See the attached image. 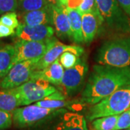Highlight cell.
<instances>
[{
	"instance_id": "10",
	"label": "cell",
	"mask_w": 130,
	"mask_h": 130,
	"mask_svg": "<svg viewBox=\"0 0 130 130\" xmlns=\"http://www.w3.org/2000/svg\"><path fill=\"white\" fill-rule=\"evenodd\" d=\"M41 130H88L86 120L83 116L77 113L64 112L57 114L56 117Z\"/></svg>"
},
{
	"instance_id": "23",
	"label": "cell",
	"mask_w": 130,
	"mask_h": 130,
	"mask_svg": "<svg viewBox=\"0 0 130 130\" xmlns=\"http://www.w3.org/2000/svg\"><path fill=\"white\" fill-rule=\"evenodd\" d=\"M79 57L80 56L76 55L74 53L67 51L61 55L59 59L60 61V63L64 67V69L67 70L73 67L77 63Z\"/></svg>"
},
{
	"instance_id": "4",
	"label": "cell",
	"mask_w": 130,
	"mask_h": 130,
	"mask_svg": "<svg viewBox=\"0 0 130 130\" xmlns=\"http://www.w3.org/2000/svg\"><path fill=\"white\" fill-rule=\"evenodd\" d=\"M96 2L103 24L116 33H130V18L116 0H96Z\"/></svg>"
},
{
	"instance_id": "3",
	"label": "cell",
	"mask_w": 130,
	"mask_h": 130,
	"mask_svg": "<svg viewBox=\"0 0 130 130\" xmlns=\"http://www.w3.org/2000/svg\"><path fill=\"white\" fill-rule=\"evenodd\" d=\"M130 108V85L116 90L89 109L87 119L93 121L104 116L119 115Z\"/></svg>"
},
{
	"instance_id": "20",
	"label": "cell",
	"mask_w": 130,
	"mask_h": 130,
	"mask_svg": "<svg viewBox=\"0 0 130 130\" xmlns=\"http://www.w3.org/2000/svg\"><path fill=\"white\" fill-rule=\"evenodd\" d=\"M119 115L104 116L92 121L91 130H115Z\"/></svg>"
},
{
	"instance_id": "29",
	"label": "cell",
	"mask_w": 130,
	"mask_h": 130,
	"mask_svg": "<svg viewBox=\"0 0 130 130\" xmlns=\"http://www.w3.org/2000/svg\"><path fill=\"white\" fill-rule=\"evenodd\" d=\"M15 32L16 30H14L13 28H9L0 23V38L13 36L15 34Z\"/></svg>"
},
{
	"instance_id": "22",
	"label": "cell",
	"mask_w": 130,
	"mask_h": 130,
	"mask_svg": "<svg viewBox=\"0 0 130 130\" xmlns=\"http://www.w3.org/2000/svg\"><path fill=\"white\" fill-rule=\"evenodd\" d=\"M70 101H67L66 100H53L44 98L40 101H38L35 104L37 106L49 109H60L61 108L68 106Z\"/></svg>"
},
{
	"instance_id": "6",
	"label": "cell",
	"mask_w": 130,
	"mask_h": 130,
	"mask_svg": "<svg viewBox=\"0 0 130 130\" xmlns=\"http://www.w3.org/2000/svg\"><path fill=\"white\" fill-rule=\"evenodd\" d=\"M64 111H66L64 109H49L32 104L18 108L12 113V120L15 126L23 128L34 125L46 117L53 116Z\"/></svg>"
},
{
	"instance_id": "12",
	"label": "cell",
	"mask_w": 130,
	"mask_h": 130,
	"mask_svg": "<svg viewBox=\"0 0 130 130\" xmlns=\"http://www.w3.org/2000/svg\"><path fill=\"white\" fill-rule=\"evenodd\" d=\"M55 30L51 25L30 26L20 23L15 35L20 40L29 41H42L53 37Z\"/></svg>"
},
{
	"instance_id": "35",
	"label": "cell",
	"mask_w": 130,
	"mask_h": 130,
	"mask_svg": "<svg viewBox=\"0 0 130 130\" xmlns=\"http://www.w3.org/2000/svg\"><path fill=\"white\" fill-rule=\"evenodd\" d=\"M129 110H130V108H129Z\"/></svg>"
},
{
	"instance_id": "7",
	"label": "cell",
	"mask_w": 130,
	"mask_h": 130,
	"mask_svg": "<svg viewBox=\"0 0 130 130\" xmlns=\"http://www.w3.org/2000/svg\"><path fill=\"white\" fill-rule=\"evenodd\" d=\"M57 41L54 37L42 41H29L20 39L14 45L15 48L14 65L24 61L39 60Z\"/></svg>"
},
{
	"instance_id": "28",
	"label": "cell",
	"mask_w": 130,
	"mask_h": 130,
	"mask_svg": "<svg viewBox=\"0 0 130 130\" xmlns=\"http://www.w3.org/2000/svg\"><path fill=\"white\" fill-rule=\"evenodd\" d=\"M78 9L82 13L90 12H99L98 9L96 0H83V2Z\"/></svg>"
},
{
	"instance_id": "9",
	"label": "cell",
	"mask_w": 130,
	"mask_h": 130,
	"mask_svg": "<svg viewBox=\"0 0 130 130\" xmlns=\"http://www.w3.org/2000/svg\"><path fill=\"white\" fill-rule=\"evenodd\" d=\"M38 61H24L15 64L0 82V88L3 90L14 89L31 79Z\"/></svg>"
},
{
	"instance_id": "17",
	"label": "cell",
	"mask_w": 130,
	"mask_h": 130,
	"mask_svg": "<svg viewBox=\"0 0 130 130\" xmlns=\"http://www.w3.org/2000/svg\"><path fill=\"white\" fill-rule=\"evenodd\" d=\"M67 8V12L70 20V28L72 32V40L75 43H84L83 34L82 29L83 13L78 9Z\"/></svg>"
},
{
	"instance_id": "5",
	"label": "cell",
	"mask_w": 130,
	"mask_h": 130,
	"mask_svg": "<svg viewBox=\"0 0 130 130\" xmlns=\"http://www.w3.org/2000/svg\"><path fill=\"white\" fill-rule=\"evenodd\" d=\"M20 98L21 106H28L49 96L56 91L50 83L41 79H32L13 89Z\"/></svg>"
},
{
	"instance_id": "30",
	"label": "cell",
	"mask_w": 130,
	"mask_h": 130,
	"mask_svg": "<svg viewBox=\"0 0 130 130\" xmlns=\"http://www.w3.org/2000/svg\"><path fill=\"white\" fill-rule=\"evenodd\" d=\"M83 0H65V7L71 9H78Z\"/></svg>"
},
{
	"instance_id": "34",
	"label": "cell",
	"mask_w": 130,
	"mask_h": 130,
	"mask_svg": "<svg viewBox=\"0 0 130 130\" xmlns=\"http://www.w3.org/2000/svg\"><path fill=\"white\" fill-rule=\"evenodd\" d=\"M18 1H19V0H18Z\"/></svg>"
},
{
	"instance_id": "8",
	"label": "cell",
	"mask_w": 130,
	"mask_h": 130,
	"mask_svg": "<svg viewBox=\"0 0 130 130\" xmlns=\"http://www.w3.org/2000/svg\"><path fill=\"white\" fill-rule=\"evenodd\" d=\"M88 72V64L85 57H79L73 67L64 70V76L59 86L66 96H73L82 88Z\"/></svg>"
},
{
	"instance_id": "21",
	"label": "cell",
	"mask_w": 130,
	"mask_h": 130,
	"mask_svg": "<svg viewBox=\"0 0 130 130\" xmlns=\"http://www.w3.org/2000/svg\"><path fill=\"white\" fill-rule=\"evenodd\" d=\"M50 5L46 0H19L18 9L21 12H28L48 7Z\"/></svg>"
},
{
	"instance_id": "24",
	"label": "cell",
	"mask_w": 130,
	"mask_h": 130,
	"mask_svg": "<svg viewBox=\"0 0 130 130\" xmlns=\"http://www.w3.org/2000/svg\"><path fill=\"white\" fill-rule=\"evenodd\" d=\"M0 23L13 29H17L20 25L18 14L15 12H9L1 15Z\"/></svg>"
},
{
	"instance_id": "13",
	"label": "cell",
	"mask_w": 130,
	"mask_h": 130,
	"mask_svg": "<svg viewBox=\"0 0 130 130\" xmlns=\"http://www.w3.org/2000/svg\"><path fill=\"white\" fill-rule=\"evenodd\" d=\"M53 26L59 37L70 38L72 39V32L67 8L62 5H51Z\"/></svg>"
},
{
	"instance_id": "18",
	"label": "cell",
	"mask_w": 130,
	"mask_h": 130,
	"mask_svg": "<svg viewBox=\"0 0 130 130\" xmlns=\"http://www.w3.org/2000/svg\"><path fill=\"white\" fill-rule=\"evenodd\" d=\"M15 48L10 44L0 46V82L14 66Z\"/></svg>"
},
{
	"instance_id": "15",
	"label": "cell",
	"mask_w": 130,
	"mask_h": 130,
	"mask_svg": "<svg viewBox=\"0 0 130 130\" xmlns=\"http://www.w3.org/2000/svg\"><path fill=\"white\" fill-rule=\"evenodd\" d=\"M64 67L60 63L59 59H57L45 69L34 71L31 79H43L53 85H60L64 76Z\"/></svg>"
},
{
	"instance_id": "27",
	"label": "cell",
	"mask_w": 130,
	"mask_h": 130,
	"mask_svg": "<svg viewBox=\"0 0 130 130\" xmlns=\"http://www.w3.org/2000/svg\"><path fill=\"white\" fill-rule=\"evenodd\" d=\"M12 112L0 109V130L5 129L10 127L12 123Z\"/></svg>"
},
{
	"instance_id": "16",
	"label": "cell",
	"mask_w": 130,
	"mask_h": 130,
	"mask_svg": "<svg viewBox=\"0 0 130 130\" xmlns=\"http://www.w3.org/2000/svg\"><path fill=\"white\" fill-rule=\"evenodd\" d=\"M21 23L30 25H53V16L51 5L44 9L24 12L22 16Z\"/></svg>"
},
{
	"instance_id": "33",
	"label": "cell",
	"mask_w": 130,
	"mask_h": 130,
	"mask_svg": "<svg viewBox=\"0 0 130 130\" xmlns=\"http://www.w3.org/2000/svg\"><path fill=\"white\" fill-rule=\"evenodd\" d=\"M123 130H130V129H123Z\"/></svg>"
},
{
	"instance_id": "26",
	"label": "cell",
	"mask_w": 130,
	"mask_h": 130,
	"mask_svg": "<svg viewBox=\"0 0 130 130\" xmlns=\"http://www.w3.org/2000/svg\"><path fill=\"white\" fill-rule=\"evenodd\" d=\"M18 6V0H0V15L9 12H15Z\"/></svg>"
},
{
	"instance_id": "11",
	"label": "cell",
	"mask_w": 130,
	"mask_h": 130,
	"mask_svg": "<svg viewBox=\"0 0 130 130\" xmlns=\"http://www.w3.org/2000/svg\"><path fill=\"white\" fill-rule=\"evenodd\" d=\"M67 51L74 53L76 55L81 56L84 54V48L79 46L65 45L57 41L38 61L36 64V70H41L48 67L55 61L59 59L61 55Z\"/></svg>"
},
{
	"instance_id": "1",
	"label": "cell",
	"mask_w": 130,
	"mask_h": 130,
	"mask_svg": "<svg viewBox=\"0 0 130 130\" xmlns=\"http://www.w3.org/2000/svg\"><path fill=\"white\" fill-rule=\"evenodd\" d=\"M130 85V67L94 65L82 93L81 101L94 105L116 90Z\"/></svg>"
},
{
	"instance_id": "2",
	"label": "cell",
	"mask_w": 130,
	"mask_h": 130,
	"mask_svg": "<svg viewBox=\"0 0 130 130\" xmlns=\"http://www.w3.org/2000/svg\"><path fill=\"white\" fill-rule=\"evenodd\" d=\"M95 59L99 64L130 67V36L103 43L98 48Z\"/></svg>"
},
{
	"instance_id": "25",
	"label": "cell",
	"mask_w": 130,
	"mask_h": 130,
	"mask_svg": "<svg viewBox=\"0 0 130 130\" xmlns=\"http://www.w3.org/2000/svg\"><path fill=\"white\" fill-rule=\"evenodd\" d=\"M130 129V110H127L119 115L115 130Z\"/></svg>"
},
{
	"instance_id": "19",
	"label": "cell",
	"mask_w": 130,
	"mask_h": 130,
	"mask_svg": "<svg viewBox=\"0 0 130 130\" xmlns=\"http://www.w3.org/2000/svg\"><path fill=\"white\" fill-rule=\"evenodd\" d=\"M21 106L20 98L13 89L0 90V109L12 112Z\"/></svg>"
},
{
	"instance_id": "14",
	"label": "cell",
	"mask_w": 130,
	"mask_h": 130,
	"mask_svg": "<svg viewBox=\"0 0 130 130\" xmlns=\"http://www.w3.org/2000/svg\"><path fill=\"white\" fill-rule=\"evenodd\" d=\"M102 25L103 20L99 12H90L83 13L82 29L84 43H90L93 41Z\"/></svg>"
},
{
	"instance_id": "32",
	"label": "cell",
	"mask_w": 130,
	"mask_h": 130,
	"mask_svg": "<svg viewBox=\"0 0 130 130\" xmlns=\"http://www.w3.org/2000/svg\"><path fill=\"white\" fill-rule=\"evenodd\" d=\"M50 5H62L65 7V0H46Z\"/></svg>"
},
{
	"instance_id": "31",
	"label": "cell",
	"mask_w": 130,
	"mask_h": 130,
	"mask_svg": "<svg viewBox=\"0 0 130 130\" xmlns=\"http://www.w3.org/2000/svg\"><path fill=\"white\" fill-rule=\"evenodd\" d=\"M122 9L130 18V0H116Z\"/></svg>"
}]
</instances>
